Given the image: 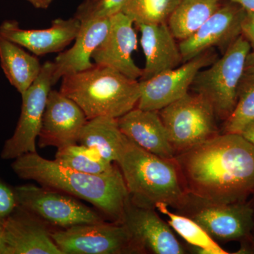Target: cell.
<instances>
[{
    "label": "cell",
    "instance_id": "5bb4252c",
    "mask_svg": "<svg viewBox=\"0 0 254 254\" xmlns=\"http://www.w3.org/2000/svg\"><path fill=\"white\" fill-rule=\"evenodd\" d=\"M122 224L131 234L141 254L186 253L171 227L159 217L155 208L138 206L129 198Z\"/></svg>",
    "mask_w": 254,
    "mask_h": 254
},
{
    "label": "cell",
    "instance_id": "277c9868",
    "mask_svg": "<svg viewBox=\"0 0 254 254\" xmlns=\"http://www.w3.org/2000/svg\"><path fill=\"white\" fill-rule=\"evenodd\" d=\"M60 91L80 107L88 120L98 117L118 119L136 108L141 86L138 80L95 64L64 76Z\"/></svg>",
    "mask_w": 254,
    "mask_h": 254
},
{
    "label": "cell",
    "instance_id": "d6986e66",
    "mask_svg": "<svg viewBox=\"0 0 254 254\" xmlns=\"http://www.w3.org/2000/svg\"><path fill=\"white\" fill-rule=\"evenodd\" d=\"M81 23L72 48L60 53L53 62V86L64 76L86 71L95 65L91 61L92 55L108 35L110 18L90 20Z\"/></svg>",
    "mask_w": 254,
    "mask_h": 254
},
{
    "label": "cell",
    "instance_id": "484cf974",
    "mask_svg": "<svg viewBox=\"0 0 254 254\" xmlns=\"http://www.w3.org/2000/svg\"><path fill=\"white\" fill-rule=\"evenodd\" d=\"M181 0H128L124 14L135 24H158L168 23Z\"/></svg>",
    "mask_w": 254,
    "mask_h": 254
},
{
    "label": "cell",
    "instance_id": "d4e9b609",
    "mask_svg": "<svg viewBox=\"0 0 254 254\" xmlns=\"http://www.w3.org/2000/svg\"><path fill=\"white\" fill-rule=\"evenodd\" d=\"M55 160L65 168L90 175H103L115 166L95 150L78 143L58 148Z\"/></svg>",
    "mask_w": 254,
    "mask_h": 254
},
{
    "label": "cell",
    "instance_id": "603a6c76",
    "mask_svg": "<svg viewBox=\"0 0 254 254\" xmlns=\"http://www.w3.org/2000/svg\"><path fill=\"white\" fill-rule=\"evenodd\" d=\"M222 0H181L168 21L176 40L182 41L198 31L219 9Z\"/></svg>",
    "mask_w": 254,
    "mask_h": 254
},
{
    "label": "cell",
    "instance_id": "cb8c5ba5",
    "mask_svg": "<svg viewBox=\"0 0 254 254\" xmlns=\"http://www.w3.org/2000/svg\"><path fill=\"white\" fill-rule=\"evenodd\" d=\"M155 208L168 217L169 225L186 241L189 245L203 249L208 254H229L193 219L183 214L173 213L169 210L168 205L165 203H158Z\"/></svg>",
    "mask_w": 254,
    "mask_h": 254
},
{
    "label": "cell",
    "instance_id": "6da1fadb",
    "mask_svg": "<svg viewBox=\"0 0 254 254\" xmlns=\"http://www.w3.org/2000/svg\"><path fill=\"white\" fill-rule=\"evenodd\" d=\"M175 161L187 193L203 201H245L254 192V145L240 133H219Z\"/></svg>",
    "mask_w": 254,
    "mask_h": 254
},
{
    "label": "cell",
    "instance_id": "1f68e13d",
    "mask_svg": "<svg viewBox=\"0 0 254 254\" xmlns=\"http://www.w3.org/2000/svg\"><path fill=\"white\" fill-rule=\"evenodd\" d=\"M37 9H46L49 7L53 0H26Z\"/></svg>",
    "mask_w": 254,
    "mask_h": 254
},
{
    "label": "cell",
    "instance_id": "836d02e7",
    "mask_svg": "<svg viewBox=\"0 0 254 254\" xmlns=\"http://www.w3.org/2000/svg\"><path fill=\"white\" fill-rule=\"evenodd\" d=\"M241 5L247 11H254V0H229Z\"/></svg>",
    "mask_w": 254,
    "mask_h": 254
},
{
    "label": "cell",
    "instance_id": "f546056e",
    "mask_svg": "<svg viewBox=\"0 0 254 254\" xmlns=\"http://www.w3.org/2000/svg\"><path fill=\"white\" fill-rule=\"evenodd\" d=\"M242 35L254 48V11H247L242 24Z\"/></svg>",
    "mask_w": 254,
    "mask_h": 254
},
{
    "label": "cell",
    "instance_id": "e0dca14e",
    "mask_svg": "<svg viewBox=\"0 0 254 254\" xmlns=\"http://www.w3.org/2000/svg\"><path fill=\"white\" fill-rule=\"evenodd\" d=\"M8 254H63L46 222L17 205L1 227Z\"/></svg>",
    "mask_w": 254,
    "mask_h": 254
},
{
    "label": "cell",
    "instance_id": "7a4b0ae2",
    "mask_svg": "<svg viewBox=\"0 0 254 254\" xmlns=\"http://www.w3.org/2000/svg\"><path fill=\"white\" fill-rule=\"evenodd\" d=\"M11 168L20 179L86 200L112 222L123 223L129 195L116 165L103 175H90L65 168L35 152L14 159Z\"/></svg>",
    "mask_w": 254,
    "mask_h": 254
},
{
    "label": "cell",
    "instance_id": "44dd1931",
    "mask_svg": "<svg viewBox=\"0 0 254 254\" xmlns=\"http://www.w3.org/2000/svg\"><path fill=\"white\" fill-rule=\"evenodd\" d=\"M126 139L119 127L118 119L98 117L87 120L78 143L95 150L110 163H117Z\"/></svg>",
    "mask_w": 254,
    "mask_h": 254
},
{
    "label": "cell",
    "instance_id": "5b68a950",
    "mask_svg": "<svg viewBox=\"0 0 254 254\" xmlns=\"http://www.w3.org/2000/svg\"><path fill=\"white\" fill-rule=\"evenodd\" d=\"M251 48L249 41L241 35L224 52L221 58L206 69L200 70L190 86L195 93L208 100L217 118L223 121L236 107L239 87Z\"/></svg>",
    "mask_w": 254,
    "mask_h": 254
},
{
    "label": "cell",
    "instance_id": "30bf717a",
    "mask_svg": "<svg viewBox=\"0 0 254 254\" xmlns=\"http://www.w3.org/2000/svg\"><path fill=\"white\" fill-rule=\"evenodd\" d=\"M54 69L53 62L43 64L39 76L21 95L22 105L16 129L11 138L5 141L1 150V158L4 160H14L26 153L36 152V139L53 86Z\"/></svg>",
    "mask_w": 254,
    "mask_h": 254
},
{
    "label": "cell",
    "instance_id": "9a60e30c",
    "mask_svg": "<svg viewBox=\"0 0 254 254\" xmlns=\"http://www.w3.org/2000/svg\"><path fill=\"white\" fill-rule=\"evenodd\" d=\"M110 18L108 35L93 52L92 59L95 64L113 68L133 79H140L143 70L132 58V53L137 48L134 23L122 11Z\"/></svg>",
    "mask_w": 254,
    "mask_h": 254
},
{
    "label": "cell",
    "instance_id": "52a82bcc",
    "mask_svg": "<svg viewBox=\"0 0 254 254\" xmlns=\"http://www.w3.org/2000/svg\"><path fill=\"white\" fill-rule=\"evenodd\" d=\"M63 254H141L124 224L103 221L52 230Z\"/></svg>",
    "mask_w": 254,
    "mask_h": 254
},
{
    "label": "cell",
    "instance_id": "ba28073f",
    "mask_svg": "<svg viewBox=\"0 0 254 254\" xmlns=\"http://www.w3.org/2000/svg\"><path fill=\"white\" fill-rule=\"evenodd\" d=\"M179 211L199 224L216 242L252 240L254 209L246 200L219 204L189 194Z\"/></svg>",
    "mask_w": 254,
    "mask_h": 254
},
{
    "label": "cell",
    "instance_id": "4fadbf2b",
    "mask_svg": "<svg viewBox=\"0 0 254 254\" xmlns=\"http://www.w3.org/2000/svg\"><path fill=\"white\" fill-rule=\"evenodd\" d=\"M87 118L74 101L60 91L51 90L43 114L38 145L60 148L76 144Z\"/></svg>",
    "mask_w": 254,
    "mask_h": 254
},
{
    "label": "cell",
    "instance_id": "e575fe53",
    "mask_svg": "<svg viewBox=\"0 0 254 254\" xmlns=\"http://www.w3.org/2000/svg\"><path fill=\"white\" fill-rule=\"evenodd\" d=\"M0 254H8L7 248L3 239L1 228H0Z\"/></svg>",
    "mask_w": 254,
    "mask_h": 254
},
{
    "label": "cell",
    "instance_id": "ac0fdd59",
    "mask_svg": "<svg viewBox=\"0 0 254 254\" xmlns=\"http://www.w3.org/2000/svg\"><path fill=\"white\" fill-rule=\"evenodd\" d=\"M124 135L141 147L161 158L173 160L174 150L158 111L133 108L118 119Z\"/></svg>",
    "mask_w": 254,
    "mask_h": 254
},
{
    "label": "cell",
    "instance_id": "4dcf8cb0",
    "mask_svg": "<svg viewBox=\"0 0 254 254\" xmlns=\"http://www.w3.org/2000/svg\"><path fill=\"white\" fill-rule=\"evenodd\" d=\"M240 134L245 139L254 145V120L251 122L242 129Z\"/></svg>",
    "mask_w": 254,
    "mask_h": 254
},
{
    "label": "cell",
    "instance_id": "f1b7e54d",
    "mask_svg": "<svg viewBox=\"0 0 254 254\" xmlns=\"http://www.w3.org/2000/svg\"><path fill=\"white\" fill-rule=\"evenodd\" d=\"M17 205L14 188L0 180V228Z\"/></svg>",
    "mask_w": 254,
    "mask_h": 254
},
{
    "label": "cell",
    "instance_id": "8fae6325",
    "mask_svg": "<svg viewBox=\"0 0 254 254\" xmlns=\"http://www.w3.org/2000/svg\"><path fill=\"white\" fill-rule=\"evenodd\" d=\"M218 55L210 49L181 66L168 70L147 81H140L141 96L136 108L159 111L189 93V90L200 70L208 67Z\"/></svg>",
    "mask_w": 254,
    "mask_h": 254
},
{
    "label": "cell",
    "instance_id": "4316f807",
    "mask_svg": "<svg viewBox=\"0 0 254 254\" xmlns=\"http://www.w3.org/2000/svg\"><path fill=\"white\" fill-rule=\"evenodd\" d=\"M254 120V73H245L239 87L236 107L224 121L223 133H240Z\"/></svg>",
    "mask_w": 254,
    "mask_h": 254
},
{
    "label": "cell",
    "instance_id": "3957f363",
    "mask_svg": "<svg viewBox=\"0 0 254 254\" xmlns=\"http://www.w3.org/2000/svg\"><path fill=\"white\" fill-rule=\"evenodd\" d=\"M133 204L155 208L158 203L180 210L187 193L175 159L149 153L127 137L118 161Z\"/></svg>",
    "mask_w": 254,
    "mask_h": 254
},
{
    "label": "cell",
    "instance_id": "7c38bea8",
    "mask_svg": "<svg viewBox=\"0 0 254 254\" xmlns=\"http://www.w3.org/2000/svg\"><path fill=\"white\" fill-rule=\"evenodd\" d=\"M247 10L234 1L224 3L195 33L179 44L184 63L214 47L224 50L242 35Z\"/></svg>",
    "mask_w": 254,
    "mask_h": 254
},
{
    "label": "cell",
    "instance_id": "ffe728a7",
    "mask_svg": "<svg viewBox=\"0 0 254 254\" xmlns=\"http://www.w3.org/2000/svg\"><path fill=\"white\" fill-rule=\"evenodd\" d=\"M141 33V44L145 63L139 81H147L177 67L183 62L176 38L168 23L136 24Z\"/></svg>",
    "mask_w": 254,
    "mask_h": 254
},
{
    "label": "cell",
    "instance_id": "8992f818",
    "mask_svg": "<svg viewBox=\"0 0 254 254\" xmlns=\"http://www.w3.org/2000/svg\"><path fill=\"white\" fill-rule=\"evenodd\" d=\"M158 113L176 155L219 134L213 107L197 93H187Z\"/></svg>",
    "mask_w": 254,
    "mask_h": 254
},
{
    "label": "cell",
    "instance_id": "7402d4cb",
    "mask_svg": "<svg viewBox=\"0 0 254 254\" xmlns=\"http://www.w3.org/2000/svg\"><path fill=\"white\" fill-rule=\"evenodd\" d=\"M0 63L9 83L22 95L36 81L42 65L36 57L0 35Z\"/></svg>",
    "mask_w": 254,
    "mask_h": 254
},
{
    "label": "cell",
    "instance_id": "2e32d148",
    "mask_svg": "<svg viewBox=\"0 0 254 254\" xmlns=\"http://www.w3.org/2000/svg\"><path fill=\"white\" fill-rule=\"evenodd\" d=\"M81 21L76 17L52 21L46 29H23L17 21L7 20L0 26V35L36 56L59 53L64 50L77 36Z\"/></svg>",
    "mask_w": 254,
    "mask_h": 254
},
{
    "label": "cell",
    "instance_id": "d590c367",
    "mask_svg": "<svg viewBox=\"0 0 254 254\" xmlns=\"http://www.w3.org/2000/svg\"><path fill=\"white\" fill-rule=\"evenodd\" d=\"M252 242H253V244L254 245V227L253 232H252Z\"/></svg>",
    "mask_w": 254,
    "mask_h": 254
},
{
    "label": "cell",
    "instance_id": "d6a6232c",
    "mask_svg": "<svg viewBox=\"0 0 254 254\" xmlns=\"http://www.w3.org/2000/svg\"><path fill=\"white\" fill-rule=\"evenodd\" d=\"M245 73H254V50L250 52L246 60Z\"/></svg>",
    "mask_w": 254,
    "mask_h": 254
},
{
    "label": "cell",
    "instance_id": "9c48e42d",
    "mask_svg": "<svg viewBox=\"0 0 254 254\" xmlns=\"http://www.w3.org/2000/svg\"><path fill=\"white\" fill-rule=\"evenodd\" d=\"M18 205L46 224L60 228L105 221L93 209L63 192L28 185L14 188Z\"/></svg>",
    "mask_w": 254,
    "mask_h": 254
},
{
    "label": "cell",
    "instance_id": "83f0119b",
    "mask_svg": "<svg viewBox=\"0 0 254 254\" xmlns=\"http://www.w3.org/2000/svg\"><path fill=\"white\" fill-rule=\"evenodd\" d=\"M128 0H84L78 6L74 17L81 22L108 18L121 12Z\"/></svg>",
    "mask_w": 254,
    "mask_h": 254
}]
</instances>
